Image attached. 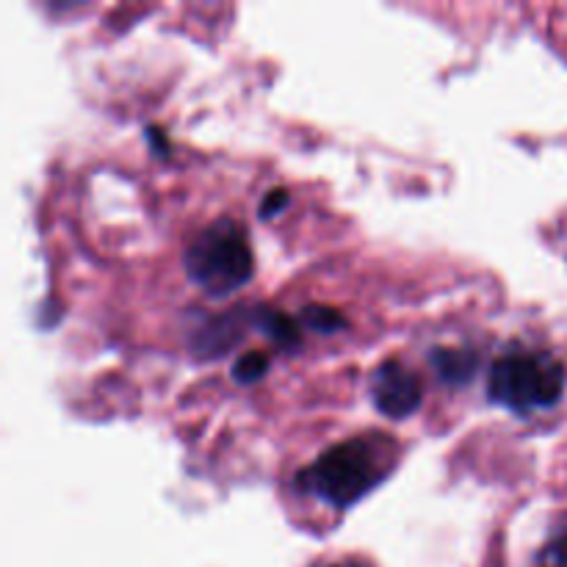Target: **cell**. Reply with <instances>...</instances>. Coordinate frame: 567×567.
Segmentation results:
<instances>
[{
  "mask_svg": "<svg viewBox=\"0 0 567 567\" xmlns=\"http://www.w3.org/2000/svg\"><path fill=\"white\" fill-rule=\"evenodd\" d=\"M391 437L365 435L330 446L299 474V485L330 507H352L391 474Z\"/></svg>",
  "mask_w": 567,
  "mask_h": 567,
  "instance_id": "1",
  "label": "cell"
},
{
  "mask_svg": "<svg viewBox=\"0 0 567 567\" xmlns=\"http://www.w3.org/2000/svg\"><path fill=\"white\" fill-rule=\"evenodd\" d=\"M567 371L551 352L532 347H509L493 360L487 396L518 415L551 410L563 399Z\"/></svg>",
  "mask_w": 567,
  "mask_h": 567,
  "instance_id": "2",
  "label": "cell"
},
{
  "mask_svg": "<svg viewBox=\"0 0 567 567\" xmlns=\"http://www.w3.org/2000/svg\"><path fill=\"white\" fill-rule=\"evenodd\" d=\"M188 280L210 297H227L252 277V247L247 230L230 219H221L199 230L183 255Z\"/></svg>",
  "mask_w": 567,
  "mask_h": 567,
  "instance_id": "3",
  "label": "cell"
},
{
  "mask_svg": "<svg viewBox=\"0 0 567 567\" xmlns=\"http://www.w3.org/2000/svg\"><path fill=\"white\" fill-rule=\"evenodd\" d=\"M371 399L391 419H408L421 408V380L402 360H385L371 377Z\"/></svg>",
  "mask_w": 567,
  "mask_h": 567,
  "instance_id": "4",
  "label": "cell"
},
{
  "mask_svg": "<svg viewBox=\"0 0 567 567\" xmlns=\"http://www.w3.org/2000/svg\"><path fill=\"white\" fill-rule=\"evenodd\" d=\"M432 365L437 377L446 382H468L476 371V358L463 349H435L432 352Z\"/></svg>",
  "mask_w": 567,
  "mask_h": 567,
  "instance_id": "5",
  "label": "cell"
},
{
  "mask_svg": "<svg viewBox=\"0 0 567 567\" xmlns=\"http://www.w3.org/2000/svg\"><path fill=\"white\" fill-rule=\"evenodd\" d=\"M266 369H269V358L264 352H249L236 360V365H233V380L249 385V382L260 380L266 374Z\"/></svg>",
  "mask_w": 567,
  "mask_h": 567,
  "instance_id": "6",
  "label": "cell"
},
{
  "mask_svg": "<svg viewBox=\"0 0 567 567\" xmlns=\"http://www.w3.org/2000/svg\"><path fill=\"white\" fill-rule=\"evenodd\" d=\"M535 567H567V532L554 535L551 540L537 551Z\"/></svg>",
  "mask_w": 567,
  "mask_h": 567,
  "instance_id": "7",
  "label": "cell"
},
{
  "mask_svg": "<svg viewBox=\"0 0 567 567\" xmlns=\"http://www.w3.org/2000/svg\"><path fill=\"white\" fill-rule=\"evenodd\" d=\"M302 321H308V324L319 332H336L341 330V327H347V319H343L338 310L330 308H308L302 313Z\"/></svg>",
  "mask_w": 567,
  "mask_h": 567,
  "instance_id": "8",
  "label": "cell"
},
{
  "mask_svg": "<svg viewBox=\"0 0 567 567\" xmlns=\"http://www.w3.org/2000/svg\"><path fill=\"white\" fill-rule=\"evenodd\" d=\"M286 203H288V194L282 192V188H275V192L266 197V203L260 205V216H264V219H269V216H275L277 210L286 208Z\"/></svg>",
  "mask_w": 567,
  "mask_h": 567,
  "instance_id": "9",
  "label": "cell"
},
{
  "mask_svg": "<svg viewBox=\"0 0 567 567\" xmlns=\"http://www.w3.org/2000/svg\"><path fill=\"white\" fill-rule=\"evenodd\" d=\"M319 567H360V565H352V563H330V565H319Z\"/></svg>",
  "mask_w": 567,
  "mask_h": 567,
  "instance_id": "10",
  "label": "cell"
}]
</instances>
